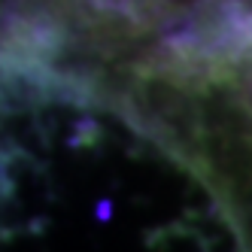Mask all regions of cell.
Instances as JSON below:
<instances>
[{"mask_svg": "<svg viewBox=\"0 0 252 252\" xmlns=\"http://www.w3.org/2000/svg\"><path fill=\"white\" fill-rule=\"evenodd\" d=\"M216 76L228 85V92L252 122V22L240 25L234 37H222Z\"/></svg>", "mask_w": 252, "mask_h": 252, "instance_id": "obj_1", "label": "cell"}]
</instances>
